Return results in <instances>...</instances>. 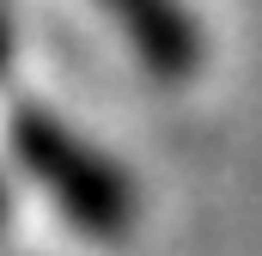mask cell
<instances>
[{
    "instance_id": "obj_2",
    "label": "cell",
    "mask_w": 262,
    "mask_h": 256,
    "mask_svg": "<svg viewBox=\"0 0 262 256\" xmlns=\"http://www.w3.org/2000/svg\"><path fill=\"white\" fill-rule=\"evenodd\" d=\"M98 6L122 25L128 49L159 79H189L201 67V55H207L201 49V25L183 0H98Z\"/></svg>"
},
{
    "instance_id": "obj_3",
    "label": "cell",
    "mask_w": 262,
    "mask_h": 256,
    "mask_svg": "<svg viewBox=\"0 0 262 256\" xmlns=\"http://www.w3.org/2000/svg\"><path fill=\"white\" fill-rule=\"evenodd\" d=\"M6 55H12V31H6V12H0V67H6Z\"/></svg>"
},
{
    "instance_id": "obj_4",
    "label": "cell",
    "mask_w": 262,
    "mask_h": 256,
    "mask_svg": "<svg viewBox=\"0 0 262 256\" xmlns=\"http://www.w3.org/2000/svg\"><path fill=\"white\" fill-rule=\"evenodd\" d=\"M0 220H6V195H0Z\"/></svg>"
},
{
    "instance_id": "obj_1",
    "label": "cell",
    "mask_w": 262,
    "mask_h": 256,
    "mask_svg": "<svg viewBox=\"0 0 262 256\" xmlns=\"http://www.w3.org/2000/svg\"><path fill=\"white\" fill-rule=\"evenodd\" d=\"M12 153L31 171V183L61 207L67 220L92 238H122L134 220V183L116 159H104L85 134H73L49 110L12 116Z\"/></svg>"
}]
</instances>
